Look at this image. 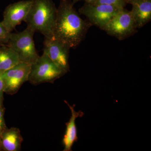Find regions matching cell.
Segmentation results:
<instances>
[{
    "mask_svg": "<svg viewBox=\"0 0 151 151\" xmlns=\"http://www.w3.org/2000/svg\"><path fill=\"white\" fill-rule=\"evenodd\" d=\"M35 33L27 27L21 32L10 33L7 45L16 53L20 62L32 65L39 56L34 42Z\"/></svg>",
    "mask_w": 151,
    "mask_h": 151,
    "instance_id": "3",
    "label": "cell"
},
{
    "mask_svg": "<svg viewBox=\"0 0 151 151\" xmlns=\"http://www.w3.org/2000/svg\"><path fill=\"white\" fill-rule=\"evenodd\" d=\"M137 28L131 11L123 9L111 19L103 30L109 35L122 40L133 34Z\"/></svg>",
    "mask_w": 151,
    "mask_h": 151,
    "instance_id": "5",
    "label": "cell"
},
{
    "mask_svg": "<svg viewBox=\"0 0 151 151\" xmlns=\"http://www.w3.org/2000/svg\"><path fill=\"white\" fill-rule=\"evenodd\" d=\"M31 65L20 62L11 69L2 73L5 93L13 95L18 91L22 84L28 81Z\"/></svg>",
    "mask_w": 151,
    "mask_h": 151,
    "instance_id": "7",
    "label": "cell"
},
{
    "mask_svg": "<svg viewBox=\"0 0 151 151\" xmlns=\"http://www.w3.org/2000/svg\"><path fill=\"white\" fill-rule=\"evenodd\" d=\"M20 62L18 55L7 45H0V73H4Z\"/></svg>",
    "mask_w": 151,
    "mask_h": 151,
    "instance_id": "13",
    "label": "cell"
},
{
    "mask_svg": "<svg viewBox=\"0 0 151 151\" xmlns=\"http://www.w3.org/2000/svg\"><path fill=\"white\" fill-rule=\"evenodd\" d=\"M127 4H131L132 2L135 1V0H125Z\"/></svg>",
    "mask_w": 151,
    "mask_h": 151,
    "instance_id": "19",
    "label": "cell"
},
{
    "mask_svg": "<svg viewBox=\"0 0 151 151\" xmlns=\"http://www.w3.org/2000/svg\"><path fill=\"white\" fill-rule=\"evenodd\" d=\"M66 73L60 68L45 52L32 64L28 81L34 85L53 83Z\"/></svg>",
    "mask_w": 151,
    "mask_h": 151,
    "instance_id": "4",
    "label": "cell"
},
{
    "mask_svg": "<svg viewBox=\"0 0 151 151\" xmlns=\"http://www.w3.org/2000/svg\"></svg>",
    "mask_w": 151,
    "mask_h": 151,
    "instance_id": "21",
    "label": "cell"
},
{
    "mask_svg": "<svg viewBox=\"0 0 151 151\" xmlns=\"http://www.w3.org/2000/svg\"><path fill=\"white\" fill-rule=\"evenodd\" d=\"M73 5L71 0H60L53 31V37L70 48L80 44L91 24L80 17Z\"/></svg>",
    "mask_w": 151,
    "mask_h": 151,
    "instance_id": "1",
    "label": "cell"
},
{
    "mask_svg": "<svg viewBox=\"0 0 151 151\" xmlns=\"http://www.w3.org/2000/svg\"><path fill=\"white\" fill-rule=\"evenodd\" d=\"M57 8L52 0H32L24 22L27 27L40 33L45 38L53 37Z\"/></svg>",
    "mask_w": 151,
    "mask_h": 151,
    "instance_id": "2",
    "label": "cell"
},
{
    "mask_svg": "<svg viewBox=\"0 0 151 151\" xmlns=\"http://www.w3.org/2000/svg\"><path fill=\"white\" fill-rule=\"evenodd\" d=\"M131 4V12L137 28L142 27L151 20V0H135Z\"/></svg>",
    "mask_w": 151,
    "mask_h": 151,
    "instance_id": "11",
    "label": "cell"
},
{
    "mask_svg": "<svg viewBox=\"0 0 151 151\" xmlns=\"http://www.w3.org/2000/svg\"><path fill=\"white\" fill-rule=\"evenodd\" d=\"M1 149L5 151H19L23 140L19 129L7 128L0 135Z\"/></svg>",
    "mask_w": 151,
    "mask_h": 151,
    "instance_id": "12",
    "label": "cell"
},
{
    "mask_svg": "<svg viewBox=\"0 0 151 151\" xmlns=\"http://www.w3.org/2000/svg\"><path fill=\"white\" fill-rule=\"evenodd\" d=\"M92 4L109 5L114 6L119 8L123 9L127 3L125 0H96Z\"/></svg>",
    "mask_w": 151,
    "mask_h": 151,
    "instance_id": "14",
    "label": "cell"
},
{
    "mask_svg": "<svg viewBox=\"0 0 151 151\" xmlns=\"http://www.w3.org/2000/svg\"><path fill=\"white\" fill-rule=\"evenodd\" d=\"M64 102L69 107L71 115L69 121L65 124L66 130L62 141L64 147L63 151H71L73 144L77 142L78 139L76 120L78 117H83L84 114L81 111L78 112L74 110L75 105L71 106L65 100Z\"/></svg>",
    "mask_w": 151,
    "mask_h": 151,
    "instance_id": "10",
    "label": "cell"
},
{
    "mask_svg": "<svg viewBox=\"0 0 151 151\" xmlns=\"http://www.w3.org/2000/svg\"><path fill=\"white\" fill-rule=\"evenodd\" d=\"M32 2V0L20 1L11 4L6 8L1 23L8 32H12L17 25L24 21Z\"/></svg>",
    "mask_w": 151,
    "mask_h": 151,
    "instance_id": "9",
    "label": "cell"
},
{
    "mask_svg": "<svg viewBox=\"0 0 151 151\" xmlns=\"http://www.w3.org/2000/svg\"><path fill=\"white\" fill-rule=\"evenodd\" d=\"M4 108L3 106H0V135L5 129H6L4 118Z\"/></svg>",
    "mask_w": 151,
    "mask_h": 151,
    "instance_id": "16",
    "label": "cell"
},
{
    "mask_svg": "<svg viewBox=\"0 0 151 151\" xmlns=\"http://www.w3.org/2000/svg\"><path fill=\"white\" fill-rule=\"evenodd\" d=\"M0 150H1V139H0Z\"/></svg>",
    "mask_w": 151,
    "mask_h": 151,
    "instance_id": "20",
    "label": "cell"
},
{
    "mask_svg": "<svg viewBox=\"0 0 151 151\" xmlns=\"http://www.w3.org/2000/svg\"><path fill=\"white\" fill-rule=\"evenodd\" d=\"M70 48L66 44L55 38H45L43 52L66 73L70 69L68 58Z\"/></svg>",
    "mask_w": 151,
    "mask_h": 151,
    "instance_id": "8",
    "label": "cell"
},
{
    "mask_svg": "<svg viewBox=\"0 0 151 151\" xmlns=\"http://www.w3.org/2000/svg\"><path fill=\"white\" fill-rule=\"evenodd\" d=\"M4 80L2 73H0V106H3V100H4Z\"/></svg>",
    "mask_w": 151,
    "mask_h": 151,
    "instance_id": "17",
    "label": "cell"
},
{
    "mask_svg": "<svg viewBox=\"0 0 151 151\" xmlns=\"http://www.w3.org/2000/svg\"><path fill=\"white\" fill-rule=\"evenodd\" d=\"M123 9L109 5L86 3L78 11L88 18L91 24L103 29L111 19Z\"/></svg>",
    "mask_w": 151,
    "mask_h": 151,
    "instance_id": "6",
    "label": "cell"
},
{
    "mask_svg": "<svg viewBox=\"0 0 151 151\" xmlns=\"http://www.w3.org/2000/svg\"><path fill=\"white\" fill-rule=\"evenodd\" d=\"M10 33L0 22V45H7L8 42Z\"/></svg>",
    "mask_w": 151,
    "mask_h": 151,
    "instance_id": "15",
    "label": "cell"
},
{
    "mask_svg": "<svg viewBox=\"0 0 151 151\" xmlns=\"http://www.w3.org/2000/svg\"><path fill=\"white\" fill-rule=\"evenodd\" d=\"M86 1V3H89V4H92V3H94V1H96V0H73L72 1V3L73 4H76V3L78 2V1Z\"/></svg>",
    "mask_w": 151,
    "mask_h": 151,
    "instance_id": "18",
    "label": "cell"
}]
</instances>
